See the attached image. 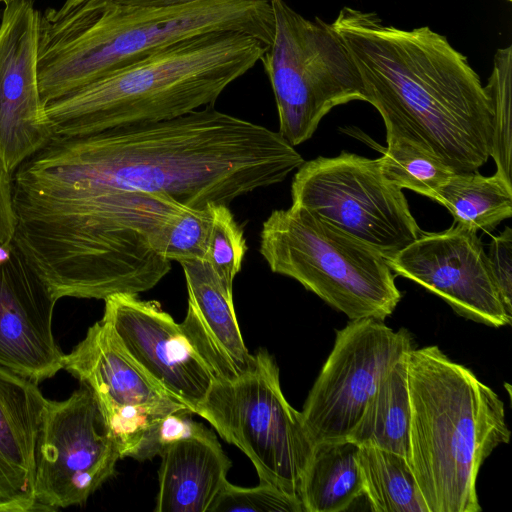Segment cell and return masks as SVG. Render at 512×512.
Segmentation results:
<instances>
[{"mask_svg":"<svg viewBox=\"0 0 512 512\" xmlns=\"http://www.w3.org/2000/svg\"><path fill=\"white\" fill-rule=\"evenodd\" d=\"M74 181L166 194L191 208L280 183L304 159L279 132L217 110L51 139L29 157Z\"/></svg>","mask_w":512,"mask_h":512,"instance_id":"6da1fadb","label":"cell"},{"mask_svg":"<svg viewBox=\"0 0 512 512\" xmlns=\"http://www.w3.org/2000/svg\"><path fill=\"white\" fill-rule=\"evenodd\" d=\"M12 196L13 243L57 300L139 294L171 269L157 241L185 206L169 195L83 184L26 159Z\"/></svg>","mask_w":512,"mask_h":512,"instance_id":"7a4b0ae2","label":"cell"},{"mask_svg":"<svg viewBox=\"0 0 512 512\" xmlns=\"http://www.w3.org/2000/svg\"><path fill=\"white\" fill-rule=\"evenodd\" d=\"M359 72L365 101L380 113L386 140L403 138L455 172H474L492 150L486 87L446 36L429 26L402 29L373 11L344 6L331 23Z\"/></svg>","mask_w":512,"mask_h":512,"instance_id":"3957f363","label":"cell"},{"mask_svg":"<svg viewBox=\"0 0 512 512\" xmlns=\"http://www.w3.org/2000/svg\"><path fill=\"white\" fill-rule=\"evenodd\" d=\"M235 31L267 46L271 2L208 0L141 6L116 0H64L39 13L37 73L43 105L124 66L203 34Z\"/></svg>","mask_w":512,"mask_h":512,"instance_id":"277c9868","label":"cell"},{"mask_svg":"<svg viewBox=\"0 0 512 512\" xmlns=\"http://www.w3.org/2000/svg\"><path fill=\"white\" fill-rule=\"evenodd\" d=\"M267 47L235 31L187 39L47 103V125L52 136L73 137L178 117L214 104Z\"/></svg>","mask_w":512,"mask_h":512,"instance_id":"5b68a950","label":"cell"},{"mask_svg":"<svg viewBox=\"0 0 512 512\" xmlns=\"http://www.w3.org/2000/svg\"><path fill=\"white\" fill-rule=\"evenodd\" d=\"M410 466L428 512H479L476 480L510 440L504 403L467 367L436 346L407 355Z\"/></svg>","mask_w":512,"mask_h":512,"instance_id":"8992f818","label":"cell"},{"mask_svg":"<svg viewBox=\"0 0 512 512\" xmlns=\"http://www.w3.org/2000/svg\"><path fill=\"white\" fill-rule=\"evenodd\" d=\"M260 253L272 272L295 279L350 320L384 321L402 298L379 251L298 205L264 221Z\"/></svg>","mask_w":512,"mask_h":512,"instance_id":"52a82bcc","label":"cell"},{"mask_svg":"<svg viewBox=\"0 0 512 512\" xmlns=\"http://www.w3.org/2000/svg\"><path fill=\"white\" fill-rule=\"evenodd\" d=\"M272 42L262 56L279 117L292 145L307 141L334 107L365 101L359 72L331 24L307 19L284 0L271 1Z\"/></svg>","mask_w":512,"mask_h":512,"instance_id":"ba28073f","label":"cell"},{"mask_svg":"<svg viewBox=\"0 0 512 512\" xmlns=\"http://www.w3.org/2000/svg\"><path fill=\"white\" fill-rule=\"evenodd\" d=\"M254 358L252 367L237 379L216 380L195 414L250 459L260 482L300 499L314 443L301 413L282 392L273 357L261 348Z\"/></svg>","mask_w":512,"mask_h":512,"instance_id":"9c48e42d","label":"cell"},{"mask_svg":"<svg viewBox=\"0 0 512 512\" xmlns=\"http://www.w3.org/2000/svg\"><path fill=\"white\" fill-rule=\"evenodd\" d=\"M292 204L301 206L388 258L423 232L402 189L389 182L380 161L354 153L319 156L297 169Z\"/></svg>","mask_w":512,"mask_h":512,"instance_id":"30bf717a","label":"cell"},{"mask_svg":"<svg viewBox=\"0 0 512 512\" xmlns=\"http://www.w3.org/2000/svg\"><path fill=\"white\" fill-rule=\"evenodd\" d=\"M412 349L405 328L394 331L382 320H350L337 330L300 412L312 442L347 439L381 381Z\"/></svg>","mask_w":512,"mask_h":512,"instance_id":"8fae6325","label":"cell"},{"mask_svg":"<svg viewBox=\"0 0 512 512\" xmlns=\"http://www.w3.org/2000/svg\"><path fill=\"white\" fill-rule=\"evenodd\" d=\"M119 459L85 384L65 400L45 399L36 445L34 490L39 511L83 505L115 474Z\"/></svg>","mask_w":512,"mask_h":512,"instance_id":"7c38bea8","label":"cell"},{"mask_svg":"<svg viewBox=\"0 0 512 512\" xmlns=\"http://www.w3.org/2000/svg\"><path fill=\"white\" fill-rule=\"evenodd\" d=\"M386 261L394 274L437 295L464 318L494 328L511 323L476 231L455 223L423 232Z\"/></svg>","mask_w":512,"mask_h":512,"instance_id":"4fadbf2b","label":"cell"},{"mask_svg":"<svg viewBox=\"0 0 512 512\" xmlns=\"http://www.w3.org/2000/svg\"><path fill=\"white\" fill-rule=\"evenodd\" d=\"M104 301L102 320L126 353L161 389L195 414L216 378L180 324L158 302L134 294H115Z\"/></svg>","mask_w":512,"mask_h":512,"instance_id":"5bb4252c","label":"cell"},{"mask_svg":"<svg viewBox=\"0 0 512 512\" xmlns=\"http://www.w3.org/2000/svg\"><path fill=\"white\" fill-rule=\"evenodd\" d=\"M38 21L33 0L6 3L0 21V162L12 174L52 137L38 85Z\"/></svg>","mask_w":512,"mask_h":512,"instance_id":"9a60e30c","label":"cell"},{"mask_svg":"<svg viewBox=\"0 0 512 512\" xmlns=\"http://www.w3.org/2000/svg\"><path fill=\"white\" fill-rule=\"evenodd\" d=\"M57 300L12 245L0 261V366L33 382L63 369L52 332Z\"/></svg>","mask_w":512,"mask_h":512,"instance_id":"2e32d148","label":"cell"},{"mask_svg":"<svg viewBox=\"0 0 512 512\" xmlns=\"http://www.w3.org/2000/svg\"><path fill=\"white\" fill-rule=\"evenodd\" d=\"M63 369L91 390L100 412L141 407L192 414L140 368L102 319L64 355Z\"/></svg>","mask_w":512,"mask_h":512,"instance_id":"e0dca14e","label":"cell"},{"mask_svg":"<svg viewBox=\"0 0 512 512\" xmlns=\"http://www.w3.org/2000/svg\"><path fill=\"white\" fill-rule=\"evenodd\" d=\"M188 309L180 327L213 371L216 380L232 381L254 364L242 338L232 298L207 261L182 262Z\"/></svg>","mask_w":512,"mask_h":512,"instance_id":"ac0fdd59","label":"cell"},{"mask_svg":"<svg viewBox=\"0 0 512 512\" xmlns=\"http://www.w3.org/2000/svg\"><path fill=\"white\" fill-rule=\"evenodd\" d=\"M45 399L38 383L0 366V512L39 511L36 445Z\"/></svg>","mask_w":512,"mask_h":512,"instance_id":"d6986e66","label":"cell"},{"mask_svg":"<svg viewBox=\"0 0 512 512\" xmlns=\"http://www.w3.org/2000/svg\"><path fill=\"white\" fill-rule=\"evenodd\" d=\"M160 457L155 511L209 512L231 467L215 434L206 428L170 445Z\"/></svg>","mask_w":512,"mask_h":512,"instance_id":"ffe728a7","label":"cell"},{"mask_svg":"<svg viewBox=\"0 0 512 512\" xmlns=\"http://www.w3.org/2000/svg\"><path fill=\"white\" fill-rule=\"evenodd\" d=\"M359 448L350 439L314 444L300 487L304 512H341L364 494Z\"/></svg>","mask_w":512,"mask_h":512,"instance_id":"44dd1931","label":"cell"},{"mask_svg":"<svg viewBox=\"0 0 512 512\" xmlns=\"http://www.w3.org/2000/svg\"><path fill=\"white\" fill-rule=\"evenodd\" d=\"M407 355L381 381L347 439L359 446H374L394 452L410 462L411 404Z\"/></svg>","mask_w":512,"mask_h":512,"instance_id":"7402d4cb","label":"cell"},{"mask_svg":"<svg viewBox=\"0 0 512 512\" xmlns=\"http://www.w3.org/2000/svg\"><path fill=\"white\" fill-rule=\"evenodd\" d=\"M434 201L445 206L455 223L473 231H492L512 216V184L499 173L455 172Z\"/></svg>","mask_w":512,"mask_h":512,"instance_id":"603a6c76","label":"cell"},{"mask_svg":"<svg viewBox=\"0 0 512 512\" xmlns=\"http://www.w3.org/2000/svg\"><path fill=\"white\" fill-rule=\"evenodd\" d=\"M364 494L376 512H428L407 458L374 446H359Z\"/></svg>","mask_w":512,"mask_h":512,"instance_id":"cb8c5ba5","label":"cell"},{"mask_svg":"<svg viewBox=\"0 0 512 512\" xmlns=\"http://www.w3.org/2000/svg\"><path fill=\"white\" fill-rule=\"evenodd\" d=\"M385 178L399 187L434 199L455 171L425 147L403 138L387 140L379 158Z\"/></svg>","mask_w":512,"mask_h":512,"instance_id":"d4e9b609","label":"cell"},{"mask_svg":"<svg viewBox=\"0 0 512 512\" xmlns=\"http://www.w3.org/2000/svg\"><path fill=\"white\" fill-rule=\"evenodd\" d=\"M511 83L512 46L498 48L485 86L492 102L493 139L491 156L496 172L511 181Z\"/></svg>","mask_w":512,"mask_h":512,"instance_id":"484cf974","label":"cell"},{"mask_svg":"<svg viewBox=\"0 0 512 512\" xmlns=\"http://www.w3.org/2000/svg\"><path fill=\"white\" fill-rule=\"evenodd\" d=\"M210 204L185 206L164 225L158 240L164 258L178 263L205 261L212 222Z\"/></svg>","mask_w":512,"mask_h":512,"instance_id":"4316f807","label":"cell"},{"mask_svg":"<svg viewBox=\"0 0 512 512\" xmlns=\"http://www.w3.org/2000/svg\"><path fill=\"white\" fill-rule=\"evenodd\" d=\"M211 230L205 261L232 288L247 251L242 227L227 204L211 203Z\"/></svg>","mask_w":512,"mask_h":512,"instance_id":"83f0119b","label":"cell"},{"mask_svg":"<svg viewBox=\"0 0 512 512\" xmlns=\"http://www.w3.org/2000/svg\"><path fill=\"white\" fill-rule=\"evenodd\" d=\"M303 512L301 500L281 488L260 482L256 487L243 488L225 484L209 512Z\"/></svg>","mask_w":512,"mask_h":512,"instance_id":"f1b7e54d","label":"cell"},{"mask_svg":"<svg viewBox=\"0 0 512 512\" xmlns=\"http://www.w3.org/2000/svg\"><path fill=\"white\" fill-rule=\"evenodd\" d=\"M188 412H173L160 417L148 430L134 459L144 461L160 456L170 445L201 433L207 427L193 421Z\"/></svg>","mask_w":512,"mask_h":512,"instance_id":"f546056e","label":"cell"},{"mask_svg":"<svg viewBox=\"0 0 512 512\" xmlns=\"http://www.w3.org/2000/svg\"><path fill=\"white\" fill-rule=\"evenodd\" d=\"M488 260L490 269L502 300L509 314L512 315V230L506 227L489 246Z\"/></svg>","mask_w":512,"mask_h":512,"instance_id":"4dcf8cb0","label":"cell"},{"mask_svg":"<svg viewBox=\"0 0 512 512\" xmlns=\"http://www.w3.org/2000/svg\"><path fill=\"white\" fill-rule=\"evenodd\" d=\"M16 227L12 196V173L0 162V261L12 248Z\"/></svg>","mask_w":512,"mask_h":512,"instance_id":"1f68e13d","label":"cell"},{"mask_svg":"<svg viewBox=\"0 0 512 512\" xmlns=\"http://www.w3.org/2000/svg\"><path fill=\"white\" fill-rule=\"evenodd\" d=\"M119 3L129 5H141V6H164V5H175L197 1H208V0H116ZM271 2L273 0H260Z\"/></svg>","mask_w":512,"mask_h":512,"instance_id":"d6a6232c","label":"cell"},{"mask_svg":"<svg viewBox=\"0 0 512 512\" xmlns=\"http://www.w3.org/2000/svg\"><path fill=\"white\" fill-rule=\"evenodd\" d=\"M11 1H13V0H0V2H1V3H4V4H6V3H8V2H11Z\"/></svg>","mask_w":512,"mask_h":512,"instance_id":"836d02e7","label":"cell"},{"mask_svg":"<svg viewBox=\"0 0 512 512\" xmlns=\"http://www.w3.org/2000/svg\"><path fill=\"white\" fill-rule=\"evenodd\" d=\"M505 1H507V2H511L512 0H505Z\"/></svg>","mask_w":512,"mask_h":512,"instance_id":"e575fe53","label":"cell"}]
</instances>
